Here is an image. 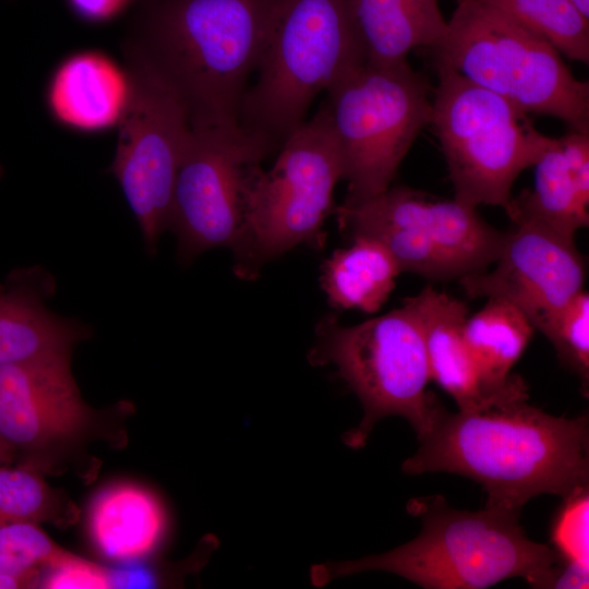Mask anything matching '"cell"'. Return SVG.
Masks as SVG:
<instances>
[{"instance_id":"obj_22","label":"cell","mask_w":589,"mask_h":589,"mask_svg":"<svg viewBox=\"0 0 589 589\" xmlns=\"http://www.w3.org/2000/svg\"><path fill=\"white\" fill-rule=\"evenodd\" d=\"M321 267V287L335 309L375 313L388 299L401 273L397 262L377 240L354 236Z\"/></svg>"},{"instance_id":"obj_1","label":"cell","mask_w":589,"mask_h":589,"mask_svg":"<svg viewBox=\"0 0 589 589\" xmlns=\"http://www.w3.org/2000/svg\"><path fill=\"white\" fill-rule=\"evenodd\" d=\"M405 473L449 472L482 485L485 507L519 516L541 494L567 497L589 483L588 416L555 417L517 400L483 410L441 409Z\"/></svg>"},{"instance_id":"obj_11","label":"cell","mask_w":589,"mask_h":589,"mask_svg":"<svg viewBox=\"0 0 589 589\" xmlns=\"http://www.w3.org/2000/svg\"><path fill=\"white\" fill-rule=\"evenodd\" d=\"M127 56L128 93L110 170L146 250L155 253L169 229L175 180L191 127L181 99L146 57L132 44Z\"/></svg>"},{"instance_id":"obj_9","label":"cell","mask_w":589,"mask_h":589,"mask_svg":"<svg viewBox=\"0 0 589 589\" xmlns=\"http://www.w3.org/2000/svg\"><path fill=\"white\" fill-rule=\"evenodd\" d=\"M436 69L430 125L447 164L454 200L505 208L517 177L537 163L552 137L504 97L450 69Z\"/></svg>"},{"instance_id":"obj_24","label":"cell","mask_w":589,"mask_h":589,"mask_svg":"<svg viewBox=\"0 0 589 589\" xmlns=\"http://www.w3.org/2000/svg\"><path fill=\"white\" fill-rule=\"evenodd\" d=\"M65 508L46 482L43 468L33 464L0 466V526L17 522H59Z\"/></svg>"},{"instance_id":"obj_16","label":"cell","mask_w":589,"mask_h":589,"mask_svg":"<svg viewBox=\"0 0 589 589\" xmlns=\"http://www.w3.org/2000/svg\"><path fill=\"white\" fill-rule=\"evenodd\" d=\"M534 166V185L512 196L504 211L514 221H531L564 237L589 225V134L552 137Z\"/></svg>"},{"instance_id":"obj_33","label":"cell","mask_w":589,"mask_h":589,"mask_svg":"<svg viewBox=\"0 0 589 589\" xmlns=\"http://www.w3.org/2000/svg\"><path fill=\"white\" fill-rule=\"evenodd\" d=\"M12 461L11 456L8 454V452L0 445V462H10Z\"/></svg>"},{"instance_id":"obj_28","label":"cell","mask_w":589,"mask_h":589,"mask_svg":"<svg viewBox=\"0 0 589 589\" xmlns=\"http://www.w3.org/2000/svg\"><path fill=\"white\" fill-rule=\"evenodd\" d=\"M39 588L105 589L111 588L110 569L68 552L41 570Z\"/></svg>"},{"instance_id":"obj_32","label":"cell","mask_w":589,"mask_h":589,"mask_svg":"<svg viewBox=\"0 0 589 589\" xmlns=\"http://www.w3.org/2000/svg\"><path fill=\"white\" fill-rule=\"evenodd\" d=\"M584 19L589 21V0H569Z\"/></svg>"},{"instance_id":"obj_25","label":"cell","mask_w":589,"mask_h":589,"mask_svg":"<svg viewBox=\"0 0 589 589\" xmlns=\"http://www.w3.org/2000/svg\"><path fill=\"white\" fill-rule=\"evenodd\" d=\"M552 344L560 361L580 381L586 397L589 392V294L577 293L540 330Z\"/></svg>"},{"instance_id":"obj_31","label":"cell","mask_w":589,"mask_h":589,"mask_svg":"<svg viewBox=\"0 0 589 589\" xmlns=\"http://www.w3.org/2000/svg\"><path fill=\"white\" fill-rule=\"evenodd\" d=\"M35 587V582L28 578L0 573V589H25Z\"/></svg>"},{"instance_id":"obj_8","label":"cell","mask_w":589,"mask_h":589,"mask_svg":"<svg viewBox=\"0 0 589 589\" xmlns=\"http://www.w3.org/2000/svg\"><path fill=\"white\" fill-rule=\"evenodd\" d=\"M325 103L348 183L344 203L386 191L421 131L431 124L433 89L406 60L365 62L335 81Z\"/></svg>"},{"instance_id":"obj_7","label":"cell","mask_w":589,"mask_h":589,"mask_svg":"<svg viewBox=\"0 0 589 589\" xmlns=\"http://www.w3.org/2000/svg\"><path fill=\"white\" fill-rule=\"evenodd\" d=\"M315 334L310 363L336 366L363 408L361 422L342 436L347 446H364L375 423L388 416L405 418L418 440L431 430L443 405L428 392L431 376L423 333L408 304L353 326L327 315Z\"/></svg>"},{"instance_id":"obj_15","label":"cell","mask_w":589,"mask_h":589,"mask_svg":"<svg viewBox=\"0 0 589 589\" xmlns=\"http://www.w3.org/2000/svg\"><path fill=\"white\" fill-rule=\"evenodd\" d=\"M56 278L41 266L12 271L0 284V368L71 356L91 336L83 322L48 308Z\"/></svg>"},{"instance_id":"obj_27","label":"cell","mask_w":589,"mask_h":589,"mask_svg":"<svg viewBox=\"0 0 589 589\" xmlns=\"http://www.w3.org/2000/svg\"><path fill=\"white\" fill-rule=\"evenodd\" d=\"M0 552L40 572L68 553L47 536L39 524L33 521L0 526Z\"/></svg>"},{"instance_id":"obj_14","label":"cell","mask_w":589,"mask_h":589,"mask_svg":"<svg viewBox=\"0 0 589 589\" xmlns=\"http://www.w3.org/2000/svg\"><path fill=\"white\" fill-rule=\"evenodd\" d=\"M59 356L0 368V445L12 460L43 468L47 449L75 441L94 411Z\"/></svg>"},{"instance_id":"obj_13","label":"cell","mask_w":589,"mask_h":589,"mask_svg":"<svg viewBox=\"0 0 589 589\" xmlns=\"http://www.w3.org/2000/svg\"><path fill=\"white\" fill-rule=\"evenodd\" d=\"M492 271L458 283L471 298L504 300L541 330L584 290L586 265L575 239L531 221H514Z\"/></svg>"},{"instance_id":"obj_12","label":"cell","mask_w":589,"mask_h":589,"mask_svg":"<svg viewBox=\"0 0 589 589\" xmlns=\"http://www.w3.org/2000/svg\"><path fill=\"white\" fill-rule=\"evenodd\" d=\"M275 147L242 127L191 128L177 171L169 229L183 264L230 248L242 219L249 169Z\"/></svg>"},{"instance_id":"obj_19","label":"cell","mask_w":589,"mask_h":589,"mask_svg":"<svg viewBox=\"0 0 589 589\" xmlns=\"http://www.w3.org/2000/svg\"><path fill=\"white\" fill-rule=\"evenodd\" d=\"M534 330L520 310L501 299H488L481 310L466 318L465 339L489 394L510 400L529 398L527 384L510 370Z\"/></svg>"},{"instance_id":"obj_6","label":"cell","mask_w":589,"mask_h":589,"mask_svg":"<svg viewBox=\"0 0 589 589\" xmlns=\"http://www.w3.org/2000/svg\"><path fill=\"white\" fill-rule=\"evenodd\" d=\"M435 67L450 69L525 112L564 121L589 134V83L574 76L562 55L483 0H457Z\"/></svg>"},{"instance_id":"obj_20","label":"cell","mask_w":589,"mask_h":589,"mask_svg":"<svg viewBox=\"0 0 589 589\" xmlns=\"http://www.w3.org/2000/svg\"><path fill=\"white\" fill-rule=\"evenodd\" d=\"M368 62L394 63L419 47L436 46L447 21L438 0H352Z\"/></svg>"},{"instance_id":"obj_21","label":"cell","mask_w":589,"mask_h":589,"mask_svg":"<svg viewBox=\"0 0 589 589\" xmlns=\"http://www.w3.org/2000/svg\"><path fill=\"white\" fill-rule=\"evenodd\" d=\"M128 93L127 77L107 58L82 53L64 62L50 87V105L64 123L84 130L118 122Z\"/></svg>"},{"instance_id":"obj_18","label":"cell","mask_w":589,"mask_h":589,"mask_svg":"<svg viewBox=\"0 0 589 589\" xmlns=\"http://www.w3.org/2000/svg\"><path fill=\"white\" fill-rule=\"evenodd\" d=\"M168 516L159 497L129 481L110 483L91 501L87 532L107 560L129 563L151 555L165 540Z\"/></svg>"},{"instance_id":"obj_10","label":"cell","mask_w":589,"mask_h":589,"mask_svg":"<svg viewBox=\"0 0 589 589\" xmlns=\"http://www.w3.org/2000/svg\"><path fill=\"white\" fill-rule=\"evenodd\" d=\"M334 213L349 238H373L401 272L437 281H459L489 269L506 235L488 224L477 207L405 185H390L359 203H342Z\"/></svg>"},{"instance_id":"obj_34","label":"cell","mask_w":589,"mask_h":589,"mask_svg":"<svg viewBox=\"0 0 589 589\" xmlns=\"http://www.w3.org/2000/svg\"><path fill=\"white\" fill-rule=\"evenodd\" d=\"M2 175H3V168H2V166L0 165V179H1Z\"/></svg>"},{"instance_id":"obj_3","label":"cell","mask_w":589,"mask_h":589,"mask_svg":"<svg viewBox=\"0 0 589 589\" xmlns=\"http://www.w3.org/2000/svg\"><path fill=\"white\" fill-rule=\"evenodd\" d=\"M407 509L421 519L417 538L382 554L314 565L312 584L383 570L425 589H484L517 577L551 588L560 558L526 536L519 516L491 507L459 510L441 495L411 498Z\"/></svg>"},{"instance_id":"obj_29","label":"cell","mask_w":589,"mask_h":589,"mask_svg":"<svg viewBox=\"0 0 589 589\" xmlns=\"http://www.w3.org/2000/svg\"><path fill=\"white\" fill-rule=\"evenodd\" d=\"M589 569L579 568L572 565L561 564L551 588L555 589H579L588 588Z\"/></svg>"},{"instance_id":"obj_26","label":"cell","mask_w":589,"mask_h":589,"mask_svg":"<svg viewBox=\"0 0 589 589\" xmlns=\"http://www.w3.org/2000/svg\"><path fill=\"white\" fill-rule=\"evenodd\" d=\"M588 488L563 498L551 526V542L561 564L589 569Z\"/></svg>"},{"instance_id":"obj_2","label":"cell","mask_w":589,"mask_h":589,"mask_svg":"<svg viewBox=\"0 0 589 589\" xmlns=\"http://www.w3.org/2000/svg\"><path fill=\"white\" fill-rule=\"evenodd\" d=\"M280 0H161L134 45L173 88L190 127H240Z\"/></svg>"},{"instance_id":"obj_17","label":"cell","mask_w":589,"mask_h":589,"mask_svg":"<svg viewBox=\"0 0 589 589\" xmlns=\"http://www.w3.org/2000/svg\"><path fill=\"white\" fill-rule=\"evenodd\" d=\"M402 302L412 309L420 322L431 381L456 401L458 410H483L517 401L493 396L483 387L464 335L468 317L465 302L432 286Z\"/></svg>"},{"instance_id":"obj_30","label":"cell","mask_w":589,"mask_h":589,"mask_svg":"<svg viewBox=\"0 0 589 589\" xmlns=\"http://www.w3.org/2000/svg\"><path fill=\"white\" fill-rule=\"evenodd\" d=\"M120 0H71L74 8L89 19L108 16L118 7Z\"/></svg>"},{"instance_id":"obj_23","label":"cell","mask_w":589,"mask_h":589,"mask_svg":"<svg viewBox=\"0 0 589 589\" xmlns=\"http://www.w3.org/2000/svg\"><path fill=\"white\" fill-rule=\"evenodd\" d=\"M551 44L570 60L589 63V21L569 0H483Z\"/></svg>"},{"instance_id":"obj_4","label":"cell","mask_w":589,"mask_h":589,"mask_svg":"<svg viewBox=\"0 0 589 589\" xmlns=\"http://www.w3.org/2000/svg\"><path fill=\"white\" fill-rule=\"evenodd\" d=\"M365 62L352 0H280L240 127L280 147L315 97Z\"/></svg>"},{"instance_id":"obj_5","label":"cell","mask_w":589,"mask_h":589,"mask_svg":"<svg viewBox=\"0 0 589 589\" xmlns=\"http://www.w3.org/2000/svg\"><path fill=\"white\" fill-rule=\"evenodd\" d=\"M279 148L271 169L256 164L247 175L242 219L230 247L242 279L256 278L264 265L300 244L322 248L325 219L335 211L344 169L326 104Z\"/></svg>"}]
</instances>
